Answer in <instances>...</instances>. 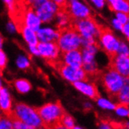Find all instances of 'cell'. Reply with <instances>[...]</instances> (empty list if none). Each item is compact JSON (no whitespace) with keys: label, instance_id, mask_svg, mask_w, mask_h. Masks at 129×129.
<instances>
[{"label":"cell","instance_id":"cell-1","mask_svg":"<svg viewBox=\"0 0 129 129\" xmlns=\"http://www.w3.org/2000/svg\"><path fill=\"white\" fill-rule=\"evenodd\" d=\"M34 109L42 120L44 128H64L62 117L66 111L59 100Z\"/></svg>","mask_w":129,"mask_h":129},{"label":"cell","instance_id":"cell-2","mask_svg":"<svg viewBox=\"0 0 129 129\" xmlns=\"http://www.w3.org/2000/svg\"><path fill=\"white\" fill-rule=\"evenodd\" d=\"M100 81L112 100H117L118 95L124 84V78L118 72L107 67L106 71H103L100 76Z\"/></svg>","mask_w":129,"mask_h":129},{"label":"cell","instance_id":"cell-3","mask_svg":"<svg viewBox=\"0 0 129 129\" xmlns=\"http://www.w3.org/2000/svg\"><path fill=\"white\" fill-rule=\"evenodd\" d=\"M59 39L57 43L61 52L81 49V35L70 24L58 28Z\"/></svg>","mask_w":129,"mask_h":129},{"label":"cell","instance_id":"cell-4","mask_svg":"<svg viewBox=\"0 0 129 129\" xmlns=\"http://www.w3.org/2000/svg\"><path fill=\"white\" fill-rule=\"evenodd\" d=\"M52 68L59 72L62 77L71 82L74 81H88L89 78L83 68H76L66 64L63 60L59 59L47 63Z\"/></svg>","mask_w":129,"mask_h":129},{"label":"cell","instance_id":"cell-5","mask_svg":"<svg viewBox=\"0 0 129 129\" xmlns=\"http://www.w3.org/2000/svg\"><path fill=\"white\" fill-rule=\"evenodd\" d=\"M70 25L80 33L81 35L96 39L99 36L100 28L102 24H99V22L92 16H89L84 18H73Z\"/></svg>","mask_w":129,"mask_h":129},{"label":"cell","instance_id":"cell-6","mask_svg":"<svg viewBox=\"0 0 129 129\" xmlns=\"http://www.w3.org/2000/svg\"><path fill=\"white\" fill-rule=\"evenodd\" d=\"M13 112L15 115L20 120H22L25 124L31 126L33 128H44L42 120L36 113L34 108L28 107L27 105L24 103H17L15 106Z\"/></svg>","mask_w":129,"mask_h":129},{"label":"cell","instance_id":"cell-7","mask_svg":"<svg viewBox=\"0 0 129 129\" xmlns=\"http://www.w3.org/2000/svg\"><path fill=\"white\" fill-rule=\"evenodd\" d=\"M99 38L103 46L104 52L110 59L117 56L120 41L116 39L110 27L101 25L99 32Z\"/></svg>","mask_w":129,"mask_h":129},{"label":"cell","instance_id":"cell-8","mask_svg":"<svg viewBox=\"0 0 129 129\" xmlns=\"http://www.w3.org/2000/svg\"><path fill=\"white\" fill-rule=\"evenodd\" d=\"M32 6L43 23L51 21L56 16L58 5L52 0H37L32 4Z\"/></svg>","mask_w":129,"mask_h":129},{"label":"cell","instance_id":"cell-9","mask_svg":"<svg viewBox=\"0 0 129 129\" xmlns=\"http://www.w3.org/2000/svg\"><path fill=\"white\" fill-rule=\"evenodd\" d=\"M41 56L46 62L56 60L60 56V48L57 42H39L37 45Z\"/></svg>","mask_w":129,"mask_h":129},{"label":"cell","instance_id":"cell-10","mask_svg":"<svg viewBox=\"0 0 129 129\" xmlns=\"http://www.w3.org/2000/svg\"><path fill=\"white\" fill-rule=\"evenodd\" d=\"M118 72L124 78H129V55H117L110 59L107 67Z\"/></svg>","mask_w":129,"mask_h":129},{"label":"cell","instance_id":"cell-11","mask_svg":"<svg viewBox=\"0 0 129 129\" xmlns=\"http://www.w3.org/2000/svg\"><path fill=\"white\" fill-rule=\"evenodd\" d=\"M60 59L69 66L76 68H82L83 56L81 49L71 50L68 52H61Z\"/></svg>","mask_w":129,"mask_h":129},{"label":"cell","instance_id":"cell-12","mask_svg":"<svg viewBox=\"0 0 129 129\" xmlns=\"http://www.w3.org/2000/svg\"><path fill=\"white\" fill-rule=\"evenodd\" d=\"M72 85L81 91L82 93L85 94L92 99L95 101H98L101 98L100 93L95 85V83H85V81H74Z\"/></svg>","mask_w":129,"mask_h":129},{"label":"cell","instance_id":"cell-13","mask_svg":"<svg viewBox=\"0 0 129 129\" xmlns=\"http://www.w3.org/2000/svg\"><path fill=\"white\" fill-rule=\"evenodd\" d=\"M11 103L12 101L10 95L5 88L1 87V89H0V106H1L2 114L9 119L13 112V110L11 109Z\"/></svg>","mask_w":129,"mask_h":129},{"label":"cell","instance_id":"cell-14","mask_svg":"<svg viewBox=\"0 0 129 129\" xmlns=\"http://www.w3.org/2000/svg\"><path fill=\"white\" fill-rule=\"evenodd\" d=\"M71 13L74 18H84L92 16L89 10L77 0H68Z\"/></svg>","mask_w":129,"mask_h":129},{"label":"cell","instance_id":"cell-15","mask_svg":"<svg viewBox=\"0 0 129 129\" xmlns=\"http://www.w3.org/2000/svg\"><path fill=\"white\" fill-rule=\"evenodd\" d=\"M37 37L42 42H57L59 32L49 28H44L37 31Z\"/></svg>","mask_w":129,"mask_h":129},{"label":"cell","instance_id":"cell-16","mask_svg":"<svg viewBox=\"0 0 129 129\" xmlns=\"http://www.w3.org/2000/svg\"><path fill=\"white\" fill-rule=\"evenodd\" d=\"M41 23L40 18L36 14L32 5H31L27 11V26L34 31H38Z\"/></svg>","mask_w":129,"mask_h":129},{"label":"cell","instance_id":"cell-17","mask_svg":"<svg viewBox=\"0 0 129 129\" xmlns=\"http://www.w3.org/2000/svg\"><path fill=\"white\" fill-rule=\"evenodd\" d=\"M109 9L113 12L129 13V3L126 0H107Z\"/></svg>","mask_w":129,"mask_h":129},{"label":"cell","instance_id":"cell-18","mask_svg":"<svg viewBox=\"0 0 129 129\" xmlns=\"http://www.w3.org/2000/svg\"><path fill=\"white\" fill-rule=\"evenodd\" d=\"M35 31H34L33 30L28 27H26L21 32L24 39L30 46H37L38 44H39V41H38L39 39L37 37V34H35Z\"/></svg>","mask_w":129,"mask_h":129},{"label":"cell","instance_id":"cell-19","mask_svg":"<svg viewBox=\"0 0 129 129\" xmlns=\"http://www.w3.org/2000/svg\"><path fill=\"white\" fill-rule=\"evenodd\" d=\"M117 101L129 106V78H124V84L118 95Z\"/></svg>","mask_w":129,"mask_h":129},{"label":"cell","instance_id":"cell-20","mask_svg":"<svg viewBox=\"0 0 129 129\" xmlns=\"http://www.w3.org/2000/svg\"><path fill=\"white\" fill-rule=\"evenodd\" d=\"M15 88L17 90V92L24 94L27 93L31 89V85L27 80L26 79H17L14 81Z\"/></svg>","mask_w":129,"mask_h":129},{"label":"cell","instance_id":"cell-21","mask_svg":"<svg viewBox=\"0 0 129 129\" xmlns=\"http://www.w3.org/2000/svg\"><path fill=\"white\" fill-rule=\"evenodd\" d=\"M62 124L64 128H75L74 118L66 112L62 117Z\"/></svg>","mask_w":129,"mask_h":129},{"label":"cell","instance_id":"cell-22","mask_svg":"<svg viewBox=\"0 0 129 129\" xmlns=\"http://www.w3.org/2000/svg\"><path fill=\"white\" fill-rule=\"evenodd\" d=\"M128 107H129V106L125 103H118L117 105H115V110L117 113V114L120 116H126L127 115L128 111H129Z\"/></svg>","mask_w":129,"mask_h":129},{"label":"cell","instance_id":"cell-23","mask_svg":"<svg viewBox=\"0 0 129 129\" xmlns=\"http://www.w3.org/2000/svg\"><path fill=\"white\" fill-rule=\"evenodd\" d=\"M98 105L100 106L102 108L105 109H111V110H115V105H113L110 102H109L107 100H104V99L100 98V100H98Z\"/></svg>","mask_w":129,"mask_h":129},{"label":"cell","instance_id":"cell-24","mask_svg":"<svg viewBox=\"0 0 129 129\" xmlns=\"http://www.w3.org/2000/svg\"><path fill=\"white\" fill-rule=\"evenodd\" d=\"M17 64L21 69H27L30 67V63L24 56H20L17 60Z\"/></svg>","mask_w":129,"mask_h":129},{"label":"cell","instance_id":"cell-25","mask_svg":"<svg viewBox=\"0 0 129 129\" xmlns=\"http://www.w3.org/2000/svg\"><path fill=\"white\" fill-rule=\"evenodd\" d=\"M0 127L2 129L3 128H13V125L12 121L8 117L4 116V118H3V117L2 116L1 123H0Z\"/></svg>","mask_w":129,"mask_h":129},{"label":"cell","instance_id":"cell-26","mask_svg":"<svg viewBox=\"0 0 129 129\" xmlns=\"http://www.w3.org/2000/svg\"><path fill=\"white\" fill-rule=\"evenodd\" d=\"M117 19H118L123 24H125L129 21V13H125L123 12H117Z\"/></svg>","mask_w":129,"mask_h":129},{"label":"cell","instance_id":"cell-27","mask_svg":"<svg viewBox=\"0 0 129 129\" xmlns=\"http://www.w3.org/2000/svg\"><path fill=\"white\" fill-rule=\"evenodd\" d=\"M117 55H129V49L127 45L120 41V45L117 51Z\"/></svg>","mask_w":129,"mask_h":129},{"label":"cell","instance_id":"cell-28","mask_svg":"<svg viewBox=\"0 0 129 129\" xmlns=\"http://www.w3.org/2000/svg\"><path fill=\"white\" fill-rule=\"evenodd\" d=\"M6 63H7L6 56L4 53V52L3 50H1V52H0V66H1V75H3V71L6 68Z\"/></svg>","mask_w":129,"mask_h":129},{"label":"cell","instance_id":"cell-29","mask_svg":"<svg viewBox=\"0 0 129 129\" xmlns=\"http://www.w3.org/2000/svg\"><path fill=\"white\" fill-rule=\"evenodd\" d=\"M113 24L114 25L115 27H117V29L120 30V31H123V28H124V24L121 23L118 19H116V20H113Z\"/></svg>","mask_w":129,"mask_h":129},{"label":"cell","instance_id":"cell-30","mask_svg":"<svg viewBox=\"0 0 129 129\" xmlns=\"http://www.w3.org/2000/svg\"><path fill=\"white\" fill-rule=\"evenodd\" d=\"M55 2L59 7H63L68 5V0H52Z\"/></svg>","mask_w":129,"mask_h":129},{"label":"cell","instance_id":"cell-31","mask_svg":"<svg viewBox=\"0 0 129 129\" xmlns=\"http://www.w3.org/2000/svg\"><path fill=\"white\" fill-rule=\"evenodd\" d=\"M122 31L127 36V39L129 40V23H126L125 24H124V28Z\"/></svg>","mask_w":129,"mask_h":129},{"label":"cell","instance_id":"cell-32","mask_svg":"<svg viewBox=\"0 0 129 129\" xmlns=\"http://www.w3.org/2000/svg\"><path fill=\"white\" fill-rule=\"evenodd\" d=\"M30 49H31V52H33L34 54L37 55V56H40V52L39 50V49H38L37 46H30Z\"/></svg>","mask_w":129,"mask_h":129},{"label":"cell","instance_id":"cell-33","mask_svg":"<svg viewBox=\"0 0 129 129\" xmlns=\"http://www.w3.org/2000/svg\"><path fill=\"white\" fill-rule=\"evenodd\" d=\"M92 2L99 7V8H102L104 5V0H92Z\"/></svg>","mask_w":129,"mask_h":129},{"label":"cell","instance_id":"cell-34","mask_svg":"<svg viewBox=\"0 0 129 129\" xmlns=\"http://www.w3.org/2000/svg\"><path fill=\"white\" fill-rule=\"evenodd\" d=\"M15 28H16V27H15V25H13L10 22L9 24H8V29H9V31H13L14 30H15Z\"/></svg>","mask_w":129,"mask_h":129},{"label":"cell","instance_id":"cell-35","mask_svg":"<svg viewBox=\"0 0 129 129\" xmlns=\"http://www.w3.org/2000/svg\"><path fill=\"white\" fill-rule=\"evenodd\" d=\"M127 116H128V117H129V111H128V113H127Z\"/></svg>","mask_w":129,"mask_h":129},{"label":"cell","instance_id":"cell-36","mask_svg":"<svg viewBox=\"0 0 129 129\" xmlns=\"http://www.w3.org/2000/svg\"><path fill=\"white\" fill-rule=\"evenodd\" d=\"M126 1H127V2H128V3H129V0H126Z\"/></svg>","mask_w":129,"mask_h":129}]
</instances>
